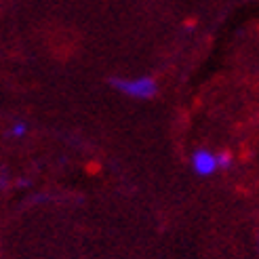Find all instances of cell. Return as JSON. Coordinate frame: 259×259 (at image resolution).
I'll list each match as a JSON object with an SVG mask.
<instances>
[{"label":"cell","instance_id":"obj_3","mask_svg":"<svg viewBox=\"0 0 259 259\" xmlns=\"http://www.w3.org/2000/svg\"><path fill=\"white\" fill-rule=\"evenodd\" d=\"M28 122H23V120H17V122H13L11 126V131H9V137L13 139H23L25 135H28Z\"/></svg>","mask_w":259,"mask_h":259},{"label":"cell","instance_id":"obj_1","mask_svg":"<svg viewBox=\"0 0 259 259\" xmlns=\"http://www.w3.org/2000/svg\"><path fill=\"white\" fill-rule=\"evenodd\" d=\"M110 84L122 93L124 97H131V99H139V101H146V99H154L158 95V82L156 78L152 76H133V78H112Z\"/></svg>","mask_w":259,"mask_h":259},{"label":"cell","instance_id":"obj_4","mask_svg":"<svg viewBox=\"0 0 259 259\" xmlns=\"http://www.w3.org/2000/svg\"><path fill=\"white\" fill-rule=\"evenodd\" d=\"M217 164H219V169H230V164H232V154L230 152H217Z\"/></svg>","mask_w":259,"mask_h":259},{"label":"cell","instance_id":"obj_2","mask_svg":"<svg viewBox=\"0 0 259 259\" xmlns=\"http://www.w3.org/2000/svg\"><path fill=\"white\" fill-rule=\"evenodd\" d=\"M190 164H192V171L196 173V175L209 177V175H213L215 171H219L217 152H211V150H206V148H200V150H196V152H192Z\"/></svg>","mask_w":259,"mask_h":259}]
</instances>
